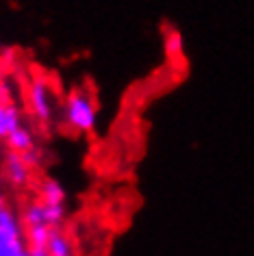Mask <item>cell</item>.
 <instances>
[{"mask_svg":"<svg viewBox=\"0 0 254 256\" xmlns=\"http://www.w3.org/2000/svg\"><path fill=\"white\" fill-rule=\"evenodd\" d=\"M63 122L74 132H92L98 122V104L96 98L87 89H74L66 96L61 104Z\"/></svg>","mask_w":254,"mask_h":256,"instance_id":"1","label":"cell"},{"mask_svg":"<svg viewBox=\"0 0 254 256\" xmlns=\"http://www.w3.org/2000/svg\"><path fill=\"white\" fill-rule=\"evenodd\" d=\"M28 113L37 124H50L54 120L56 111V92L54 85L44 76H33L26 82V92H24Z\"/></svg>","mask_w":254,"mask_h":256,"instance_id":"2","label":"cell"},{"mask_svg":"<svg viewBox=\"0 0 254 256\" xmlns=\"http://www.w3.org/2000/svg\"><path fill=\"white\" fill-rule=\"evenodd\" d=\"M0 256H30L20 213L11 206L0 213Z\"/></svg>","mask_w":254,"mask_h":256,"instance_id":"3","label":"cell"},{"mask_svg":"<svg viewBox=\"0 0 254 256\" xmlns=\"http://www.w3.org/2000/svg\"><path fill=\"white\" fill-rule=\"evenodd\" d=\"M35 168L37 165L28 156L18 154V152L7 150L0 158V176L4 184L14 191L30 189L35 182Z\"/></svg>","mask_w":254,"mask_h":256,"instance_id":"4","label":"cell"},{"mask_svg":"<svg viewBox=\"0 0 254 256\" xmlns=\"http://www.w3.org/2000/svg\"><path fill=\"white\" fill-rule=\"evenodd\" d=\"M4 146H7V150H11V152H18V154L28 156L35 165L40 163V148H37V137H35L33 128H30L26 122H24V124L18 128V130H14V135H11L7 142H4Z\"/></svg>","mask_w":254,"mask_h":256,"instance_id":"5","label":"cell"},{"mask_svg":"<svg viewBox=\"0 0 254 256\" xmlns=\"http://www.w3.org/2000/svg\"><path fill=\"white\" fill-rule=\"evenodd\" d=\"M30 256H74V246L72 239L63 232V230H52L50 236L40 246L28 248Z\"/></svg>","mask_w":254,"mask_h":256,"instance_id":"6","label":"cell"},{"mask_svg":"<svg viewBox=\"0 0 254 256\" xmlns=\"http://www.w3.org/2000/svg\"><path fill=\"white\" fill-rule=\"evenodd\" d=\"M24 124L22 118V108L16 104L14 98L0 104V142H7L14 135V130H18Z\"/></svg>","mask_w":254,"mask_h":256,"instance_id":"7","label":"cell"},{"mask_svg":"<svg viewBox=\"0 0 254 256\" xmlns=\"http://www.w3.org/2000/svg\"><path fill=\"white\" fill-rule=\"evenodd\" d=\"M33 196L37 200L50 204V206H66V191L52 178H44V180L37 182Z\"/></svg>","mask_w":254,"mask_h":256,"instance_id":"8","label":"cell"},{"mask_svg":"<svg viewBox=\"0 0 254 256\" xmlns=\"http://www.w3.org/2000/svg\"><path fill=\"white\" fill-rule=\"evenodd\" d=\"M163 48H165V54H168L170 59H180L182 52H185V37H182L180 30H176V28L165 30Z\"/></svg>","mask_w":254,"mask_h":256,"instance_id":"9","label":"cell"},{"mask_svg":"<svg viewBox=\"0 0 254 256\" xmlns=\"http://www.w3.org/2000/svg\"><path fill=\"white\" fill-rule=\"evenodd\" d=\"M7 184H4L2 176H0V213H2L4 208H9V196H7Z\"/></svg>","mask_w":254,"mask_h":256,"instance_id":"10","label":"cell"},{"mask_svg":"<svg viewBox=\"0 0 254 256\" xmlns=\"http://www.w3.org/2000/svg\"><path fill=\"white\" fill-rule=\"evenodd\" d=\"M11 100V89H9V82L7 80H0V104L2 102Z\"/></svg>","mask_w":254,"mask_h":256,"instance_id":"11","label":"cell"},{"mask_svg":"<svg viewBox=\"0 0 254 256\" xmlns=\"http://www.w3.org/2000/svg\"><path fill=\"white\" fill-rule=\"evenodd\" d=\"M4 74H7V63H4V56H2V52H0V80H7Z\"/></svg>","mask_w":254,"mask_h":256,"instance_id":"12","label":"cell"}]
</instances>
